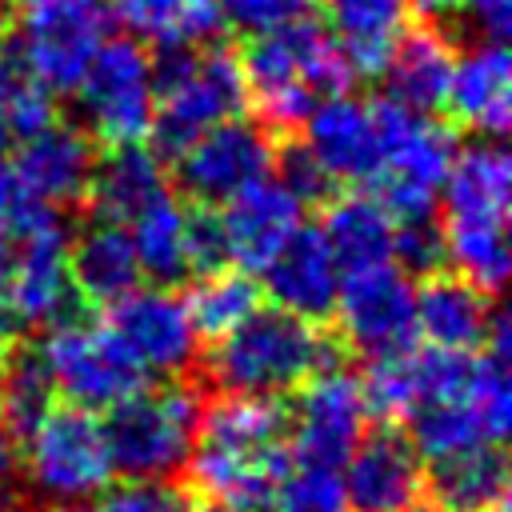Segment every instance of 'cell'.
<instances>
[{"label": "cell", "mask_w": 512, "mask_h": 512, "mask_svg": "<svg viewBox=\"0 0 512 512\" xmlns=\"http://www.w3.org/2000/svg\"><path fill=\"white\" fill-rule=\"evenodd\" d=\"M188 480L212 512H272L292 468L288 408L264 396H220L200 412L188 452Z\"/></svg>", "instance_id": "cell-1"}, {"label": "cell", "mask_w": 512, "mask_h": 512, "mask_svg": "<svg viewBox=\"0 0 512 512\" xmlns=\"http://www.w3.org/2000/svg\"><path fill=\"white\" fill-rule=\"evenodd\" d=\"M444 244L452 268L484 288L488 296L508 280V204H512V160L508 152L480 136L456 148V160L440 184Z\"/></svg>", "instance_id": "cell-2"}, {"label": "cell", "mask_w": 512, "mask_h": 512, "mask_svg": "<svg viewBox=\"0 0 512 512\" xmlns=\"http://www.w3.org/2000/svg\"><path fill=\"white\" fill-rule=\"evenodd\" d=\"M324 364H332V344L316 328V320L264 304L232 332L216 336L204 356V372L224 396L264 400L296 392Z\"/></svg>", "instance_id": "cell-3"}, {"label": "cell", "mask_w": 512, "mask_h": 512, "mask_svg": "<svg viewBox=\"0 0 512 512\" xmlns=\"http://www.w3.org/2000/svg\"><path fill=\"white\" fill-rule=\"evenodd\" d=\"M244 92L260 108L264 124L296 128L324 100L352 84V68L340 56L328 28L296 20L288 28L252 36L244 56Z\"/></svg>", "instance_id": "cell-4"}, {"label": "cell", "mask_w": 512, "mask_h": 512, "mask_svg": "<svg viewBox=\"0 0 512 512\" xmlns=\"http://www.w3.org/2000/svg\"><path fill=\"white\" fill-rule=\"evenodd\" d=\"M156 80V108L148 136L156 140L160 156H180L200 132L212 124L240 116L248 104L240 56H232L220 44H196V48H168L160 60H152Z\"/></svg>", "instance_id": "cell-5"}, {"label": "cell", "mask_w": 512, "mask_h": 512, "mask_svg": "<svg viewBox=\"0 0 512 512\" xmlns=\"http://www.w3.org/2000/svg\"><path fill=\"white\" fill-rule=\"evenodd\" d=\"M68 240L72 232L60 208L32 196L0 220V304L16 324H56L72 316Z\"/></svg>", "instance_id": "cell-6"}, {"label": "cell", "mask_w": 512, "mask_h": 512, "mask_svg": "<svg viewBox=\"0 0 512 512\" xmlns=\"http://www.w3.org/2000/svg\"><path fill=\"white\" fill-rule=\"evenodd\" d=\"M200 396L188 384L164 380L160 388H136L116 408H108L104 444L112 460V476L164 484L184 472L188 452L200 428Z\"/></svg>", "instance_id": "cell-7"}, {"label": "cell", "mask_w": 512, "mask_h": 512, "mask_svg": "<svg viewBox=\"0 0 512 512\" xmlns=\"http://www.w3.org/2000/svg\"><path fill=\"white\" fill-rule=\"evenodd\" d=\"M380 112V176L376 200L392 220L432 216L440 184L456 160V136L428 112L404 108L388 96L376 100Z\"/></svg>", "instance_id": "cell-8"}, {"label": "cell", "mask_w": 512, "mask_h": 512, "mask_svg": "<svg viewBox=\"0 0 512 512\" xmlns=\"http://www.w3.org/2000/svg\"><path fill=\"white\" fill-rule=\"evenodd\" d=\"M24 436V492L40 496L44 504L72 508L112 484V460L96 412H84L76 404L52 408Z\"/></svg>", "instance_id": "cell-9"}, {"label": "cell", "mask_w": 512, "mask_h": 512, "mask_svg": "<svg viewBox=\"0 0 512 512\" xmlns=\"http://www.w3.org/2000/svg\"><path fill=\"white\" fill-rule=\"evenodd\" d=\"M40 352L52 372L56 396H64L84 412H108L148 380V372L132 360L120 336L88 316L56 320Z\"/></svg>", "instance_id": "cell-10"}, {"label": "cell", "mask_w": 512, "mask_h": 512, "mask_svg": "<svg viewBox=\"0 0 512 512\" xmlns=\"http://www.w3.org/2000/svg\"><path fill=\"white\" fill-rule=\"evenodd\" d=\"M80 108V128L92 140L104 144H136L152 128L156 108V80H152V56L140 40L120 36L96 48L84 76L72 88Z\"/></svg>", "instance_id": "cell-11"}, {"label": "cell", "mask_w": 512, "mask_h": 512, "mask_svg": "<svg viewBox=\"0 0 512 512\" xmlns=\"http://www.w3.org/2000/svg\"><path fill=\"white\" fill-rule=\"evenodd\" d=\"M512 424V392H508V364L488 348L476 352L472 376L456 396L428 400L408 412V440L420 456H444L472 444H500Z\"/></svg>", "instance_id": "cell-12"}, {"label": "cell", "mask_w": 512, "mask_h": 512, "mask_svg": "<svg viewBox=\"0 0 512 512\" xmlns=\"http://www.w3.org/2000/svg\"><path fill=\"white\" fill-rule=\"evenodd\" d=\"M272 164H276V144L268 124L248 116H228L208 132H200L176 156V176L192 200L220 208L248 184L272 176Z\"/></svg>", "instance_id": "cell-13"}, {"label": "cell", "mask_w": 512, "mask_h": 512, "mask_svg": "<svg viewBox=\"0 0 512 512\" xmlns=\"http://www.w3.org/2000/svg\"><path fill=\"white\" fill-rule=\"evenodd\" d=\"M368 428V400L360 376L324 364L300 384V396L288 412V448L300 464L340 468L344 456Z\"/></svg>", "instance_id": "cell-14"}, {"label": "cell", "mask_w": 512, "mask_h": 512, "mask_svg": "<svg viewBox=\"0 0 512 512\" xmlns=\"http://www.w3.org/2000/svg\"><path fill=\"white\" fill-rule=\"evenodd\" d=\"M332 316L340 320L344 340L368 360L416 344V288L392 260L344 272Z\"/></svg>", "instance_id": "cell-15"}, {"label": "cell", "mask_w": 512, "mask_h": 512, "mask_svg": "<svg viewBox=\"0 0 512 512\" xmlns=\"http://www.w3.org/2000/svg\"><path fill=\"white\" fill-rule=\"evenodd\" d=\"M108 328L120 336V344L132 352V360L152 376L176 380L192 368L200 352V332L188 316L184 296L156 288H132L116 304H108Z\"/></svg>", "instance_id": "cell-16"}, {"label": "cell", "mask_w": 512, "mask_h": 512, "mask_svg": "<svg viewBox=\"0 0 512 512\" xmlns=\"http://www.w3.org/2000/svg\"><path fill=\"white\" fill-rule=\"evenodd\" d=\"M348 512H420L424 500V456L396 428H376L356 440L340 472Z\"/></svg>", "instance_id": "cell-17"}, {"label": "cell", "mask_w": 512, "mask_h": 512, "mask_svg": "<svg viewBox=\"0 0 512 512\" xmlns=\"http://www.w3.org/2000/svg\"><path fill=\"white\" fill-rule=\"evenodd\" d=\"M104 44V8H24L16 64L48 92H72Z\"/></svg>", "instance_id": "cell-18"}, {"label": "cell", "mask_w": 512, "mask_h": 512, "mask_svg": "<svg viewBox=\"0 0 512 512\" xmlns=\"http://www.w3.org/2000/svg\"><path fill=\"white\" fill-rule=\"evenodd\" d=\"M304 148L332 176V184L372 188L380 176V112L376 100L352 96L348 88L324 96L304 116Z\"/></svg>", "instance_id": "cell-19"}, {"label": "cell", "mask_w": 512, "mask_h": 512, "mask_svg": "<svg viewBox=\"0 0 512 512\" xmlns=\"http://www.w3.org/2000/svg\"><path fill=\"white\" fill-rule=\"evenodd\" d=\"M92 164H96L92 136L80 124H68V120L52 116L48 124H40L32 136H24L16 144L12 172H16L20 188L32 200L64 208V204H76L88 192Z\"/></svg>", "instance_id": "cell-20"}, {"label": "cell", "mask_w": 512, "mask_h": 512, "mask_svg": "<svg viewBox=\"0 0 512 512\" xmlns=\"http://www.w3.org/2000/svg\"><path fill=\"white\" fill-rule=\"evenodd\" d=\"M264 292L276 300V308L296 312L304 320L332 316L336 288H340V264L316 224H300L260 268Z\"/></svg>", "instance_id": "cell-21"}, {"label": "cell", "mask_w": 512, "mask_h": 512, "mask_svg": "<svg viewBox=\"0 0 512 512\" xmlns=\"http://www.w3.org/2000/svg\"><path fill=\"white\" fill-rule=\"evenodd\" d=\"M216 212H220V228H224L232 264H244L252 272H260L268 264V256L304 224L300 220L304 204L276 176L248 184L244 192L224 200Z\"/></svg>", "instance_id": "cell-22"}, {"label": "cell", "mask_w": 512, "mask_h": 512, "mask_svg": "<svg viewBox=\"0 0 512 512\" xmlns=\"http://www.w3.org/2000/svg\"><path fill=\"white\" fill-rule=\"evenodd\" d=\"M444 108L456 124L472 128L476 136H504L512 124V60L504 44L476 40L464 56L452 60Z\"/></svg>", "instance_id": "cell-23"}, {"label": "cell", "mask_w": 512, "mask_h": 512, "mask_svg": "<svg viewBox=\"0 0 512 512\" xmlns=\"http://www.w3.org/2000/svg\"><path fill=\"white\" fill-rule=\"evenodd\" d=\"M84 196L92 200V212L100 220L132 224L156 200L172 196L164 156L156 148H144L140 140L136 144H108V152L96 156V164H92Z\"/></svg>", "instance_id": "cell-24"}, {"label": "cell", "mask_w": 512, "mask_h": 512, "mask_svg": "<svg viewBox=\"0 0 512 512\" xmlns=\"http://www.w3.org/2000/svg\"><path fill=\"white\" fill-rule=\"evenodd\" d=\"M492 300L460 272H432L416 288V336L436 348L480 352L492 324Z\"/></svg>", "instance_id": "cell-25"}, {"label": "cell", "mask_w": 512, "mask_h": 512, "mask_svg": "<svg viewBox=\"0 0 512 512\" xmlns=\"http://www.w3.org/2000/svg\"><path fill=\"white\" fill-rule=\"evenodd\" d=\"M68 276L72 292L84 304H116L124 292L140 284V264L136 248L124 224L116 220H88L72 240H68Z\"/></svg>", "instance_id": "cell-26"}, {"label": "cell", "mask_w": 512, "mask_h": 512, "mask_svg": "<svg viewBox=\"0 0 512 512\" xmlns=\"http://www.w3.org/2000/svg\"><path fill=\"white\" fill-rule=\"evenodd\" d=\"M328 36L348 60L352 76H380L396 40L412 20L408 0H320Z\"/></svg>", "instance_id": "cell-27"}, {"label": "cell", "mask_w": 512, "mask_h": 512, "mask_svg": "<svg viewBox=\"0 0 512 512\" xmlns=\"http://www.w3.org/2000/svg\"><path fill=\"white\" fill-rule=\"evenodd\" d=\"M508 492V460L500 444H472L432 456L424 500L436 512H492Z\"/></svg>", "instance_id": "cell-28"}, {"label": "cell", "mask_w": 512, "mask_h": 512, "mask_svg": "<svg viewBox=\"0 0 512 512\" xmlns=\"http://www.w3.org/2000/svg\"><path fill=\"white\" fill-rule=\"evenodd\" d=\"M452 44L440 28L432 24H416L404 28V36L396 40L388 64H384V96L416 108V112H436L444 108V92H448V76H452Z\"/></svg>", "instance_id": "cell-29"}, {"label": "cell", "mask_w": 512, "mask_h": 512, "mask_svg": "<svg viewBox=\"0 0 512 512\" xmlns=\"http://www.w3.org/2000/svg\"><path fill=\"white\" fill-rule=\"evenodd\" d=\"M112 16L132 40L160 52L208 44L224 28L220 0H112Z\"/></svg>", "instance_id": "cell-30"}, {"label": "cell", "mask_w": 512, "mask_h": 512, "mask_svg": "<svg viewBox=\"0 0 512 512\" xmlns=\"http://www.w3.org/2000/svg\"><path fill=\"white\" fill-rule=\"evenodd\" d=\"M392 228H396V220L368 192L332 200L324 212V224H320L336 264H340V276L372 268V264H388L392 260Z\"/></svg>", "instance_id": "cell-31"}, {"label": "cell", "mask_w": 512, "mask_h": 512, "mask_svg": "<svg viewBox=\"0 0 512 512\" xmlns=\"http://www.w3.org/2000/svg\"><path fill=\"white\" fill-rule=\"evenodd\" d=\"M184 220H188V208H180L176 196H164L148 212H140L132 224H124L136 248L140 276L172 288L192 272L188 248H184Z\"/></svg>", "instance_id": "cell-32"}, {"label": "cell", "mask_w": 512, "mask_h": 512, "mask_svg": "<svg viewBox=\"0 0 512 512\" xmlns=\"http://www.w3.org/2000/svg\"><path fill=\"white\" fill-rule=\"evenodd\" d=\"M56 408V384L40 348H16L0 360V420L12 432H28Z\"/></svg>", "instance_id": "cell-33"}, {"label": "cell", "mask_w": 512, "mask_h": 512, "mask_svg": "<svg viewBox=\"0 0 512 512\" xmlns=\"http://www.w3.org/2000/svg\"><path fill=\"white\" fill-rule=\"evenodd\" d=\"M184 304H188V316H192L196 332L216 340L260 308V284L244 272H232V268L200 272V280L192 284Z\"/></svg>", "instance_id": "cell-34"}, {"label": "cell", "mask_w": 512, "mask_h": 512, "mask_svg": "<svg viewBox=\"0 0 512 512\" xmlns=\"http://www.w3.org/2000/svg\"><path fill=\"white\" fill-rule=\"evenodd\" d=\"M52 120V96L16 64L0 60V156Z\"/></svg>", "instance_id": "cell-35"}, {"label": "cell", "mask_w": 512, "mask_h": 512, "mask_svg": "<svg viewBox=\"0 0 512 512\" xmlns=\"http://www.w3.org/2000/svg\"><path fill=\"white\" fill-rule=\"evenodd\" d=\"M272 512H348L340 472L324 464H292L276 488Z\"/></svg>", "instance_id": "cell-36"}, {"label": "cell", "mask_w": 512, "mask_h": 512, "mask_svg": "<svg viewBox=\"0 0 512 512\" xmlns=\"http://www.w3.org/2000/svg\"><path fill=\"white\" fill-rule=\"evenodd\" d=\"M392 264L404 276H432L448 264V244H444V228L432 216H416V220H396L392 228Z\"/></svg>", "instance_id": "cell-37"}, {"label": "cell", "mask_w": 512, "mask_h": 512, "mask_svg": "<svg viewBox=\"0 0 512 512\" xmlns=\"http://www.w3.org/2000/svg\"><path fill=\"white\" fill-rule=\"evenodd\" d=\"M180 496L168 484L152 480H124V484H104L88 500L72 504L68 512H180Z\"/></svg>", "instance_id": "cell-38"}, {"label": "cell", "mask_w": 512, "mask_h": 512, "mask_svg": "<svg viewBox=\"0 0 512 512\" xmlns=\"http://www.w3.org/2000/svg\"><path fill=\"white\" fill-rule=\"evenodd\" d=\"M316 0H220L224 24L240 28L244 36H264L276 28H288L296 20H308Z\"/></svg>", "instance_id": "cell-39"}, {"label": "cell", "mask_w": 512, "mask_h": 512, "mask_svg": "<svg viewBox=\"0 0 512 512\" xmlns=\"http://www.w3.org/2000/svg\"><path fill=\"white\" fill-rule=\"evenodd\" d=\"M184 248H188V268L192 272H216V268L232 264L216 208L200 204V208L188 212V220H184Z\"/></svg>", "instance_id": "cell-40"}, {"label": "cell", "mask_w": 512, "mask_h": 512, "mask_svg": "<svg viewBox=\"0 0 512 512\" xmlns=\"http://www.w3.org/2000/svg\"><path fill=\"white\" fill-rule=\"evenodd\" d=\"M276 180L300 200V204H320L332 196V176L316 164V156L304 148V144H288L284 152H276Z\"/></svg>", "instance_id": "cell-41"}, {"label": "cell", "mask_w": 512, "mask_h": 512, "mask_svg": "<svg viewBox=\"0 0 512 512\" xmlns=\"http://www.w3.org/2000/svg\"><path fill=\"white\" fill-rule=\"evenodd\" d=\"M456 16L476 40L488 44H504L512 32V0H460Z\"/></svg>", "instance_id": "cell-42"}, {"label": "cell", "mask_w": 512, "mask_h": 512, "mask_svg": "<svg viewBox=\"0 0 512 512\" xmlns=\"http://www.w3.org/2000/svg\"><path fill=\"white\" fill-rule=\"evenodd\" d=\"M24 496V456L16 432L0 420V512H16Z\"/></svg>", "instance_id": "cell-43"}, {"label": "cell", "mask_w": 512, "mask_h": 512, "mask_svg": "<svg viewBox=\"0 0 512 512\" xmlns=\"http://www.w3.org/2000/svg\"><path fill=\"white\" fill-rule=\"evenodd\" d=\"M24 200H28V192L20 188V180H16V172H12V164H4V160H0V220H8Z\"/></svg>", "instance_id": "cell-44"}, {"label": "cell", "mask_w": 512, "mask_h": 512, "mask_svg": "<svg viewBox=\"0 0 512 512\" xmlns=\"http://www.w3.org/2000/svg\"><path fill=\"white\" fill-rule=\"evenodd\" d=\"M416 12H424V16H456V4L460 0H408Z\"/></svg>", "instance_id": "cell-45"}, {"label": "cell", "mask_w": 512, "mask_h": 512, "mask_svg": "<svg viewBox=\"0 0 512 512\" xmlns=\"http://www.w3.org/2000/svg\"><path fill=\"white\" fill-rule=\"evenodd\" d=\"M12 344H16V320H12L8 308L0 304V360L12 352Z\"/></svg>", "instance_id": "cell-46"}, {"label": "cell", "mask_w": 512, "mask_h": 512, "mask_svg": "<svg viewBox=\"0 0 512 512\" xmlns=\"http://www.w3.org/2000/svg\"><path fill=\"white\" fill-rule=\"evenodd\" d=\"M100 0H24V8H92Z\"/></svg>", "instance_id": "cell-47"}, {"label": "cell", "mask_w": 512, "mask_h": 512, "mask_svg": "<svg viewBox=\"0 0 512 512\" xmlns=\"http://www.w3.org/2000/svg\"><path fill=\"white\" fill-rule=\"evenodd\" d=\"M4 40H8V12H4V0H0V48H4Z\"/></svg>", "instance_id": "cell-48"}, {"label": "cell", "mask_w": 512, "mask_h": 512, "mask_svg": "<svg viewBox=\"0 0 512 512\" xmlns=\"http://www.w3.org/2000/svg\"><path fill=\"white\" fill-rule=\"evenodd\" d=\"M180 512H212V508H180Z\"/></svg>", "instance_id": "cell-49"}]
</instances>
